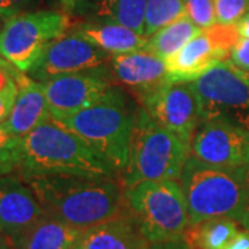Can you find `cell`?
<instances>
[{
  "instance_id": "1",
  "label": "cell",
  "mask_w": 249,
  "mask_h": 249,
  "mask_svg": "<svg viewBox=\"0 0 249 249\" xmlns=\"http://www.w3.org/2000/svg\"><path fill=\"white\" fill-rule=\"evenodd\" d=\"M19 178L31 187L46 213L82 231L126 212L124 187L116 178L64 175H19Z\"/></svg>"
},
{
  "instance_id": "2",
  "label": "cell",
  "mask_w": 249,
  "mask_h": 249,
  "mask_svg": "<svg viewBox=\"0 0 249 249\" xmlns=\"http://www.w3.org/2000/svg\"><path fill=\"white\" fill-rule=\"evenodd\" d=\"M22 154L19 175H64L122 181L111 162L53 116L22 137Z\"/></svg>"
},
{
  "instance_id": "3",
  "label": "cell",
  "mask_w": 249,
  "mask_h": 249,
  "mask_svg": "<svg viewBox=\"0 0 249 249\" xmlns=\"http://www.w3.org/2000/svg\"><path fill=\"white\" fill-rule=\"evenodd\" d=\"M139 108L122 88L112 86L90 107L60 122L89 142L122 176L129 163Z\"/></svg>"
},
{
  "instance_id": "4",
  "label": "cell",
  "mask_w": 249,
  "mask_h": 249,
  "mask_svg": "<svg viewBox=\"0 0 249 249\" xmlns=\"http://www.w3.org/2000/svg\"><path fill=\"white\" fill-rule=\"evenodd\" d=\"M245 169L214 168L188 157L178 183L186 196L191 224L214 217L238 222L249 205Z\"/></svg>"
},
{
  "instance_id": "5",
  "label": "cell",
  "mask_w": 249,
  "mask_h": 249,
  "mask_svg": "<svg viewBox=\"0 0 249 249\" xmlns=\"http://www.w3.org/2000/svg\"><path fill=\"white\" fill-rule=\"evenodd\" d=\"M190 154V144L155 122L140 107L134 121L130 157L122 175V184L127 188L142 181L178 180Z\"/></svg>"
},
{
  "instance_id": "6",
  "label": "cell",
  "mask_w": 249,
  "mask_h": 249,
  "mask_svg": "<svg viewBox=\"0 0 249 249\" xmlns=\"http://www.w3.org/2000/svg\"><path fill=\"white\" fill-rule=\"evenodd\" d=\"M124 206L148 242L183 238L191 226L186 196L176 180L142 181L124 188Z\"/></svg>"
},
{
  "instance_id": "7",
  "label": "cell",
  "mask_w": 249,
  "mask_h": 249,
  "mask_svg": "<svg viewBox=\"0 0 249 249\" xmlns=\"http://www.w3.org/2000/svg\"><path fill=\"white\" fill-rule=\"evenodd\" d=\"M72 24V16L62 10L21 11L3 22L0 55L17 70L28 73L47 46L65 35Z\"/></svg>"
},
{
  "instance_id": "8",
  "label": "cell",
  "mask_w": 249,
  "mask_h": 249,
  "mask_svg": "<svg viewBox=\"0 0 249 249\" xmlns=\"http://www.w3.org/2000/svg\"><path fill=\"white\" fill-rule=\"evenodd\" d=\"M201 122L222 121L249 130V86L229 61L193 80Z\"/></svg>"
},
{
  "instance_id": "9",
  "label": "cell",
  "mask_w": 249,
  "mask_h": 249,
  "mask_svg": "<svg viewBox=\"0 0 249 249\" xmlns=\"http://www.w3.org/2000/svg\"><path fill=\"white\" fill-rule=\"evenodd\" d=\"M137 103L155 122L191 145V139L201 124L199 104L193 82L169 78Z\"/></svg>"
},
{
  "instance_id": "10",
  "label": "cell",
  "mask_w": 249,
  "mask_h": 249,
  "mask_svg": "<svg viewBox=\"0 0 249 249\" xmlns=\"http://www.w3.org/2000/svg\"><path fill=\"white\" fill-rule=\"evenodd\" d=\"M240 37L237 24H214L213 27L205 28L178 53L165 60L169 78L190 82L198 79L212 67L227 61Z\"/></svg>"
},
{
  "instance_id": "11",
  "label": "cell",
  "mask_w": 249,
  "mask_h": 249,
  "mask_svg": "<svg viewBox=\"0 0 249 249\" xmlns=\"http://www.w3.org/2000/svg\"><path fill=\"white\" fill-rule=\"evenodd\" d=\"M194 158L223 169H245L249 165V130L222 122H201L191 139Z\"/></svg>"
},
{
  "instance_id": "12",
  "label": "cell",
  "mask_w": 249,
  "mask_h": 249,
  "mask_svg": "<svg viewBox=\"0 0 249 249\" xmlns=\"http://www.w3.org/2000/svg\"><path fill=\"white\" fill-rule=\"evenodd\" d=\"M43 85L50 114L57 121L90 107L114 86L108 75L107 64L96 70L58 75L43 82Z\"/></svg>"
},
{
  "instance_id": "13",
  "label": "cell",
  "mask_w": 249,
  "mask_h": 249,
  "mask_svg": "<svg viewBox=\"0 0 249 249\" xmlns=\"http://www.w3.org/2000/svg\"><path fill=\"white\" fill-rule=\"evenodd\" d=\"M111 54L104 52L82 36L67 32L47 46L28 75L36 82L43 83L54 76L88 71L104 67Z\"/></svg>"
},
{
  "instance_id": "14",
  "label": "cell",
  "mask_w": 249,
  "mask_h": 249,
  "mask_svg": "<svg viewBox=\"0 0 249 249\" xmlns=\"http://www.w3.org/2000/svg\"><path fill=\"white\" fill-rule=\"evenodd\" d=\"M107 70L112 85L130 91L137 101L169 79L165 60L145 50L111 54Z\"/></svg>"
},
{
  "instance_id": "15",
  "label": "cell",
  "mask_w": 249,
  "mask_h": 249,
  "mask_svg": "<svg viewBox=\"0 0 249 249\" xmlns=\"http://www.w3.org/2000/svg\"><path fill=\"white\" fill-rule=\"evenodd\" d=\"M46 212L18 173L0 178V234L13 240Z\"/></svg>"
},
{
  "instance_id": "16",
  "label": "cell",
  "mask_w": 249,
  "mask_h": 249,
  "mask_svg": "<svg viewBox=\"0 0 249 249\" xmlns=\"http://www.w3.org/2000/svg\"><path fill=\"white\" fill-rule=\"evenodd\" d=\"M13 78L18 88L17 98L7 122L3 126L10 133L22 139L46 122L52 114L43 83L36 82L19 70L14 72Z\"/></svg>"
},
{
  "instance_id": "17",
  "label": "cell",
  "mask_w": 249,
  "mask_h": 249,
  "mask_svg": "<svg viewBox=\"0 0 249 249\" xmlns=\"http://www.w3.org/2000/svg\"><path fill=\"white\" fill-rule=\"evenodd\" d=\"M145 9L147 0H79L73 14L89 22L124 25L145 36Z\"/></svg>"
},
{
  "instance_id": "18",
  "label": "cell",
  "mask_w": 249,
  "mask_h": 249,
  "mask_svg": "<svg viewBox=\"0 0 249 249\" xmlns=\"http://www.w3.org/2000/svg\"><path fill=\"white\" fill-rule=\"evenodd\" d=\"M148 241L126 214L83 230L75 249H145Z\"/></svg>"
},
{
  "instance_id": "19",
  "label": "cell",
  "mask_w": 249,
  "mask_h": 249,
  "mask_svg": "<svg viewBox=\"0 0 249 249\" xmlns=\"http://www.w3.org/2000/svg\"><path fill=\"white\" fill-rule=\"evenodd\" d=\"M80 234L79 229L46 213L10 242L13 249H75Z\"/></svg>"
},
{
  "instance_id": "20",
  "label": "cell",
  "mask_w": 249,
  "mask_h": 249,
  "mask_svg": "<svg viewBox=\"0 0 249 249\" xmlns=\"http://www.w3.org/2000/svg\"><path fill=\"white\" fill-rule=\"evenodd\" d=\"M68 32L76 34L90 43L109 54H124L144 50L147 37L137 34L130 28L118 24L100 22H73Z\"/></svg>"
},
{
  "instance_id": "21",
  "label": "cell",
  "mask_w": 249,
  "mask_h": 249,
  "mask_svg": "<svg viewBox=\"0 0 249 249\" xmlns=\"http://www.w3.org/2000/svg\"><path fill=\"white\" fill-rule=\"evenodd\" d=\"M240 223L231 217H214L191 224L184 234L190 249H226L240 231Z\"/></svg>"
},
{
  "instance_id": "22",
  "label": "cell",
  "mask_w": 249,
  "mask_h": 249,
  "mask_svg": "<svg viewBox=\"0 0 249 249\" xmlns=\"http://www.w3.org/2000/svg\"><path fill=\"white\" fill-rule=\"evenodd\" d=\"M201 31L202 29L196 27L191 21V18L187 17L186 14L148 36L144 50L155 54L163 60H168L172 55L178 53Z\"/></svg>"
},
{
  "instance_id": "23",
  "label": "cell",
  "mask_w": 249,
  "mask_h": 249,
  "mask_svg": "<svg viewBox=\"0 0 249 249\" xmlns=\"http://www.w3.org/2000/svg\"><path fill=\"white\" fill-rule=\"evenodd\" d=\"M183 16H186L184 0H147L145 36H151Z\"/></svg>"
},
{
  "instance_id": "24",
  "label": "cell",
  "mask_w": 249,
  "mask_h": 249,
  "mask_svg": "<svg viewBox=\"0 0 249 249\" xmlns=\"http://www.w3.org/2000/svg\"><path fill=\"white\" fill-rule=\"evenodd\" d=\"M22 158V139L0 126V178L18 173Z\"/></svg>"
},
{
  "instance_id": "25",
  "label": "cell",
  "mask_w": 249,
  "mask_h": 249,
  "mask_svg": "<svg viewBox=\"0 0 249 249\" xmlns=\"http://www.w3.org/2000/svg\"><path fill=\"white\" fill-rule=\"evenodd\" d=\"M216 22L235 25L249 11V0H213Z\"/></svg>"
},
{
  "instance_id": "26",
  "label": "cell",
  "mask_w": 249,
  "mask_h": 249,
  "mask_svg": "<svg viewBox=\"0 0 249 249\" xmlns=\"http://www.w3.org/2000/svg\"><path fill=\"white\" fill-rule=\"evenodd\" d=\"M187 17L201 29L213 27L216 22L213 0H184Z\"/></svg>"
},
{
  "instance_id": "27",
  "label": "cell",
  "mask_w": 249,
  "mask_h": 249,
  "mask_svg": "<svg viewBox=\"0 0 249 249\" xmlns=\"http://www.w3.org/2000/svg\"><path fill=\"white\" fill-rule=\"evenodd\" d=\"M227 61L231 64L235 70L242 72H249V39L240 37L230 52Z\"/></svg>"
},
{
  "instance_id": "28",
  "label": "cell",
  "mask_w": 249,
  "mask_h": 249,
  "mask_svg": "<svg viewBox=\"0 0 249 249\" xmlns=\"http://www.w3.org/2000/svg\"><path fill=\"white\" fill-rule=\"evenodd\" d=\"M17 93L18 88L14 78L4 89L0 90V126H3L7 122L11 109L14 107L16 98H17Z\"/></svg>"
},
{
  "instance_id": "29",
  "label": "cell",
  "mask_w": 249,
  "mask_h": 249,
  "mask_svg": "<svg viewBox=\"0 0 249 249\" xmlns=\"http://www.w3.org/2000/svg\"><path fill=\"white\" fill-rule=\"evenodd\" d=\"M19 11H34V10H43V6H52L53 3L60 0H10Z\"/></svg>"
},
{
  "instance_id": "30",
  "label": "cell",
  "mask_w": 249,
  "mask_h": 249,
  "mask_svg": "<svg viewBox=\"0 0 249 249\" xmlns=\"http://www.w3.org/2000/svg\"><path fill=\"white\" fill-rule=\"evenodd\" d=\"M145 249H190V247L183 237V238H176V240L152 241L147 244Z\"/></svg>"
},
{
  "instance_id": "31",
  "label": "cell",
  "mask_w": 249,
  "mask_h": 249,
  "mask_svg": "<svg viewBox=\"0 0 249 249\" xmlns=\"http://www.w3.org/2000/svg\"><path fill=\"white\" fill-rule=\"evenodd\" d=\"M226 249H249V231L247 229L240 230Z\"/></svg>"
},
{
  "instance_id": "32",
  "label": "cell",
  "mask_w": 249,
  "mask_h": 249,
  "mask_svg": "<svg viewBox=\"0 0 249 249\" xmlns=\"http://www.w3.org/2000/svg\"><path fill=\"white\" fill-rule=\"evenodd\" d=\"M18 13H21V11L10 0H0V19L3 22H6L9 18L16 16Z\"/></svg>"
},
{
  "instance_id": "33",
  "label": "cell",
  "mask_w": 249,
  "mask_h": 249,
  "mask_svg": "<svg viewBox=\"0 0 249 249\" xmlns=\"http://www.w3.org/2000/svg\"><path fill=\"white\" fill-rule=\"evenodd\" d=\"M237 28H238L241 37H248L249 39V11L238 21Z\"/></svg>"
},
{
  "instance_id": "34",
  "label": "cell",
  "mask_w": 249,
  "mask_h": 249,
  "mask_svg": "<svg viewBox=\"0 0 249 249\" xmlns=\"http://www.w3.org/2000/svg\"><path fill=\"white\" fill-rule=\"evenodd\" d=\"M78 1L79 0H60V7H61L64 13L72 16L75 9H76V6H78Z\"/></svg>"
},
{
  "instance_id": "35",
  "label": "cell",
  "mask_w": 249,
  "mask_h": 249,
  "mask_svg": "<svg viewBox=\"0 0 249 249\" xmlns=\"http://www.w3.org/2000/svg\"><path fill=\"white\" fill-rule=\"evenodd\" d=\"M238 223H240L244 229H247L249 231V205L247 206V209L244 211V213L241 214V217L238 219Z\"/></svg>"
},
{
  "instance_id": "36",
  "label": "cell",
  "mask_w": 249,
  "mask_h": 249,
  "mask_svg": "<svg viewBox=\"0 0 249 249\" xmlns=\"http://www.w3.org/2000/svg\"><path fill=\"white\" fill-rule=\"evenodd\" d=\"M0 249H13L10 240L6 238L3 234H0Z\"/></svg>"
},
{
  "instance_id": "37",
  "label": "cell",
  "mask_w": 249,
  "mask_h": 249,
  "mask_svg": "<svg viewBox=\"0 0 249 249\" xmlns=\"http://www.w3.org/2000/svg\"><path fill=\"white\" fill-rule=\"evenodd\" d=\"M232 68H234V67H232ZM234 70H235V68H234ZM235 72L238 73V76H240L241 79L244 80V82H245V83L249 86V72H242V71H238V70H235Z\"/></svg>"
},
{
  "instance_id": "38",
  "label": "cell",
  "mask_w": 249,
  "mask_h": 249,
  "mask_svg": "<svg viewBox=\"0 0 249 249\" xmlns=\"http://www.w3.org/2000/svg\"><path fill=\"white\" fill-rule=\"evenodd\" d=\"M11 67H14V65L10 64L6 58H3V57L0 55V70H6V68H11Z\"/></svg>"
},
{
  "instance_id": "39",
  "label": "cell",
  "mask_w": 249,
  "mask_h": 249,
  "mask_svg": "<svg viewBox=\"0 0 249 249\" xmlns=\"http://www.w3.org/2000/svg\"><path fill=\"white\" fill-rule=\"evenodd\" d=\"M245 175H247V181H248V186H249V165H248V168L245 169Z\"/></svg>"
},
{
  "instance_id": "40",
  "label": "cell",
  "mask_w": 249,
  "mask_h": 249,
  "mask_svg": "<svg viewBox=\"0 0 249 249\" xmlns=\"http://www.w3.org/2000/svg\"><path fill=\"white\" fill-rule=\"evenodd\" d=\"M1 28H3V27H1V24H0V31H1Z\"/></svg>"
}]
</instances>
